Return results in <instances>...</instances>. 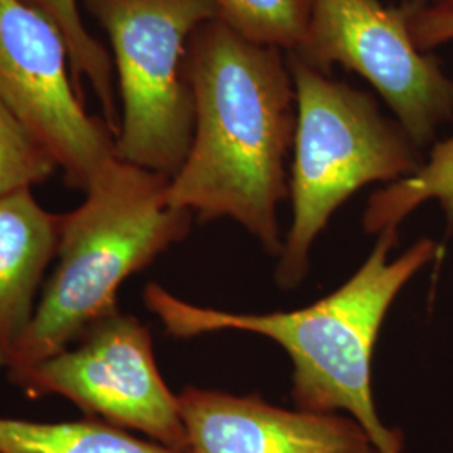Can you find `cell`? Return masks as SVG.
<instances>
[{"mask_svg": "<svg viewBox=\"0 0 453 453\" xmlns=\"http://www.w3.org/2000/svg\"><path fill=\"white\" fill-rule=\"evenodd\" d=\"M187 71L194 140L170 179L168 202L202 222L232 219L280 257L277 209L289 196L286 160L296 134L286 52L254 44L215 17L192 35Z\"/></svg>", "mask_w": 453, "mask_h": 453, "instance_id": "1", "label": "cell"}, {"mask_svg": "<svg viewBox=\"0 0 453 453\" xmlns=\"http://www.w3.org/2000/svg\"><path fill=\"white\" fill-rule=\"evenodd\" d=\"M398 230H383L372 254L340 289L308 308L271 314H235L180 301L157 284L145 303L175 338L213 331H247L279 342L292 359V400L312 413L348 411L380 453H402L403 434L385 426L372 400V357L381 324L410 279L441 252L421 239L388 260Z\"/></svg>", "mask_w": 453, "mask_h": 453, "instance_id": "2", "label": "cell"}, {"mask_svg": "<svg viewBox=\"0 0 453 453\" xmlns=\"http://www.w3.org/2000/svg\"><path fill=\"white\" fill-rule=\"evenodd\" d=\"M168 185L170 177L116 157L81 207L61 215L58 265L7 374L71 346L118 309L116 292L131 274L188 235L195 215L168 202Z\"/></svg>", "mask_w": 453, "mask_h": 453, "instance_id": "3", "label": "cell"}, {"mask_svg": "<svg viewBox=\"0 0 453 453\" xmlns=\"http://www.w3.org/2000/svg\"><path fill=\"white\" fill-rule=\"evenodd\" d=\"M296 93L292 224L275 269L282 289L308 274L309 254L333 213L370 183H395L421 165L420 148L370 93L334 81L286 52Z\"/></svg>", "mask_w": 453, "mask_h": 453, "instance_id": "4", "label": "cell"}, {"mask_svg": "<svg viewBox=\"0 0 453 453\" xmlns=\"http://www.w3.org/2000/svg\"><path fill=\"white\" fill-rule=\"evenodd\" d=\"M110 37L121 99L118 158L173 177L195 130L187 50L213 0H84Z\"/></svg>", "mask_w": 453, "mask_h": 453, "instance_id": "5", "label": "cell"}, {"mask_svg": "<svg viewBox=\"0 0 453 453\" xmlns=\"http://www.w3.org/2000/svg\"><path fill=\"white\" fill-rule=\"evenodd\" d=\"M9 380L29 396H65L89 418L188 453L179 396L158 372L151 334L119 309L91 324L65 349L11 372Z\"/></svg>", "mask_w": 453, "mask_h": 453, "instance_id": "6", "label": "cell"}, {"mask_svg": "<svg viewBox=\"0 0 453 453\" xmlns=\"http://www.w3.org/2000/svg\"><path fill=\"white\" fill-rule=\"evenodd\" d=\"M292 54L324 74L338 65L365 78L420 150L453 119V78L415 44L405 4L312 0L308 31Z\"/></svg>", "mask_w": 453, "mask_h": 453, "instance_id": "7", "label": "cell"}, {"mask_svg": "<svg viewBox=\"0 0 453 453\" xmlns=\"http://www.w3.org/2000/svg\"><path fill=\"white\" fill-rule=\"evenodd\" d=\"M0 97L86 190L118 157L116 134L86 111L65 35L24 0H0Z\"/></svg>", "mask_w": 453, "mask_h": 453, "instance_id": "8", "label": "cell"}, {"mask_svg": "<svg viewBox=\"0 0 453 453\" xmlns=\"http://www.w3.org/2000/svg\"><path fill=\"white\" fill-rule=\"evenodd\" d=\"M188 453H380L353 418L188 387L179 395Z\"/></svg>", "mask_w": 453, "mask_h": 453, "instance_id": "9", "label": "cell"}, {"mask_svg": "<svg viewBox=\"0 0 453 453\" xmlns=\"http://www.w3.org/2000/svg\"><path fill=\"white\" fill-rule=\"evenodd\" d=\"M61 215L31 190L0 198V368H7L35 314V297L58 256Z\"/></svg>", "mask_w": 453, "mask_h": 453, "instance_id": "10", "label": "cell"}, {"mask_svg": "<svg viewBox=\"0 0 453 453\" xmlns=\"http://www.w3.org/2000/svg\"><path fill=\"white\" fill-rule=\"evenodd\" d=\"M0 453H187L133 437L97 418L63 423L0 418Z\"/></svg>", "mask_w": 453, "mask_h": 453, "instance_id": "11", "label": "cell"}, {"mask_svg": "<svg viewBox=\"0 0 453 453\" xmlns=\"http://www.w3.org/2000/svg\"><path fill=\"white\" fill-rule=\"evenodd\" d=\"M428 200H437L441 205L447 230L453 234V133L447 140L434 143L428 160L413 175L389 183L370 196L363 226L372 235L389 228L398 230L406 217Z\"/></svg>", "mask_w": 453, "mask_h": 453, "instance_id": "12", "label": "cell"}, {"mask_svg": "<svg viewBox=\"0 0 453 453\" xmlns=\"http://www.w3.org/2000/svg\"><path fill=\"white\" fill-rule=\"evenodd\" d=\"M39 12L50 19L65 35L71 54L74 80L82 91V80L93 86L104 114L106 123L114 134L119 130V113L116 104L113 82V59L104 46L88 33L78 0H24Z\"/></svg>", "mask_w": 453, "mask_h": 453, "instance_id": "13", "label": "cell"}, {"mask_svg": "<svg viewBox=\"0 0 453 453\" xmlns=\"http://www.w3.org/2000/svg\"><path fill=\"white\" fill-rule=\"evenodd\" d=\"M217 19L243 39L292 52L308 31L312 0H213Z\"/></svg>", "mask_w": 453, "mask_h": 453, "instance_id": "14", "label": "cell"}, {"mask_svg": "<svg viewBox=\"0 0 453 453\" xmlns=\"http://www.w3.org/2000/svg\"><path fill=\"white\" fill-rule=\"evenodd\" d=\"M58 170L46 146L0 97V198L31 190Z\"/></svg>", "mask_w": 453, "mask_h": 453, "instance_id": "15", "label": "cell"}, {"mask_svg": "<svg viewBox=\"0 0 453 453\" xmlns=\"http://www.w3.org/2000/svg\"><path fill=\"white\" fill-rule=\"evenodd\" d=\"M408 12L410 33L423 52L453 41V11L434 9L418 0L403 2Z\"/></svg>", "mask_w": 453, "mask_h": 453, "instance_id": "16", "label": "cell"}, {"mask_svg": "<svg viewBox=\"0 0 453 453\" xmlns=\"http://www.w3.org/2000/svg\"><path fill=\"white\" fill-rule=\"evenodd\" d=\"M421 4L434 7V9H441V11H453V0H418Z\"/></svg>", "mask_w": 453, "mask_h": 453, "instance_id": "17", "label": "cell"}]
</instances>
